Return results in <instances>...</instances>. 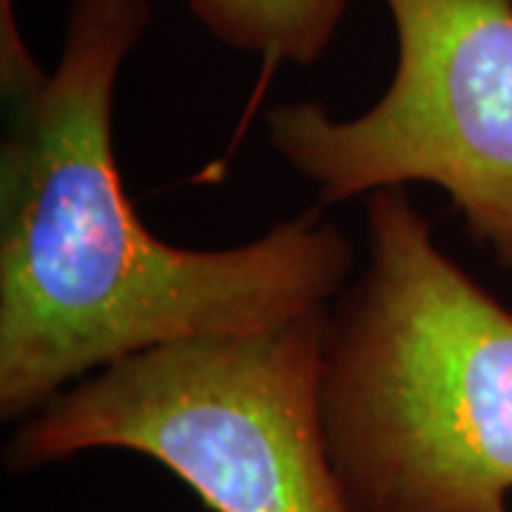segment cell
Segmentation results:
<instances>
[{
	"instance_id": "obj_3",
	"label": "cell",
	"mask_w": 512,
	"mask_h": 512,
	"mask_svg": "<svg viewBox=\"0 0 512 512\" xmlns=\"http://www.w3.org/2000/svg\"><path fill=\"white\" fill-rule=\"evenodd\" d=\"M328 313L120 359L23 421L6 464L26 473L86 450H131L214 512H353L322 419Z\"/></svg>"
},
{
	"instance_id": "obj_4",
	"label": "cell",
	"mask_w": 512,
	"mask_h": 512,
	"mask_svg": "<svg viewBox=\"0 0 512 512\" xmlns=\"http://www.w3.org/2000/svg\"><path fill=\"white\" fill-rule=\"evenodd\" d=\"M384 3L399 60L376 106L333 120L319 103H285L268 140L325 202L439 185L512 271V0Z\"/></svg>"
},
{
	"instance_id": "obj_5",
	"label": "cell",
	"mask_w": 512,
	"mask_h": 512,
	"mask_svg": "<svg viewBox=\"0 0 512 512\" xmlns=\"http://www.w3.org/2000/svg\"><path fill=\"white\" fill-rule=\"evenodd\" d=\"M188 6L231 49L311 66L325 55L348 0H188Z\"/></svg>"
},
{
	"instance_id": "obj_2",
	"label": "cell",
	"mask_w": 512,
	"mask_h": 512,
	"mask_svg": "<svg viewBox=\"0 0 512 512\" xmlns=\"http://www.w3.org/2000/svg\"><path fill=\"white\" fill-rule=\"evenodd\" d=\"M322 419L353 512H510L512 311L399 188L367 197V268L328 313Z\"/></svg>"
},
{
	"instance_id": "obj_1",
	"label": "cell",
	"mask_w": 512,
	"mask_h": 512,
	"mask_svg": "<svg viewBox=\"0 0 512 512\" xmlns=\"http://www.w3.org/2000/svg\"><path fill=\"white\" fill-rule=\"evenodd\" d=\"M148 0H74L57 72L6 103L0 151V416L29 419L134 353L242 336L330 308L353 251L316 211L191 251L148 231L114 160L111 109Z\"/></svg>"
}]
</instances>
